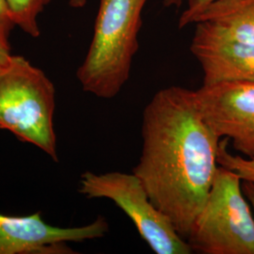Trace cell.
Here are the masks:
<instances>
[{
    "label": "cell",
    "instance_id": "cell-6",
    "mask_svg": "<svg viewBox=\"0 0 254 254\" xmlns=\"http://www.w3.org/2000/svg\"><path fill=\"white\" fill-rule=\"evenodd\" d=\"M204 119L220 138L254 158V82H222L196 90Z\"/></svg>",
    "mask_w": 254,
    "mask_h": 254
},
{
    "label": "cell",
    "instance_id": "cell-2",
    "mask_svg": "<svg viewBox=\"0 0 254 254\" xmlns=\"http://www.w3.org/2000/svg\"><path fill=\"white\" fill-rule=\"evenodd\" d=\"M148 0H99L91 45L76 77L85 92L117 96L130 78Z\"/></svg>",
    "mask_w": 254,
    "mask_h": 254
},
{
    "label": "cell",
    "instance_id": "cell-9",
    "mask_svg": "<svg viewBox=\"0 0 254 254\" xmlns=\"http://www.w3.org/2000/svg\"><path fill=\"white\" fill-rule=\"evenodd\" d=\"M196 23L224 39L254 45V0H214Z\"/></svg>",
    "mask_w": 254,
    "mask_h": 254
},
{
    "label": "cell",
    "instance_id": "cell-16",
    "mask_svg": "<svg viewBox=\"0 0 254 254\" xmlns=\"http://www.w3.org/2000/svg\"><path fill=\"white\" fill-rule=\"evenodd\" d=\"M89 0H69V5L73 9H80L86 6Z\"/></svg>",
    "mask_w": 254,
    "mask_h": 254
},
{
    "label": "cell",
    "instance_id": "cell-8",
    "mask_svg": "<svg viewBox=\"0 0 254 254\" xmlns=\"http://www.w3.org/2000/svg\"><path fill=\"white\" fill-rule=\"evenodd\" d=\"M190 52L200 64L202 85L254 82V45L224 39L196 23Z\"/></svg>",
    "mask_w": 254,
    "mask_h": 254
},
{
    "label": "cell",
    "instance_id": "cell-15",
    "mask_svg": "<svg viewBox=\"0 0 254 254\" xmlns=\"http://www.w3.org/2000/svg\"><path fill=\"white\" fill-rule=\"evenodd\" d=\"M11 56L10 53V46L6 45L1 39H0V64H4L9 60Z\"/></svg>",
    "mask_w": 254,
    "mask_h": 254
},
{
    "label": "cell",
    "instance_id": "cell-5",
    "mask_svg": "<svg viewBox=\"0 0 254 254\" xmlns=\"http://www.w3.org/2000/svg\"><path fill=\"white\" fill-rule=\"evenodd\" d=\"M78 192L87 199H108L135 225L140 237L156 254H190V246L172 221L157 208L134 173L85 172Z\"/></svg>",
    "mask_w": 254,
    "mask_h": 254
},
{
    "label": "cell",
    "instance_id": "cell-4",
    "mask_svg": "<svg viewBox=\"0 0 254 254\" xmlns=\"http://www.w3.org/2000/svg\"><path fill=\"white\" fill-rule=\"evenodd\" d=\"M186 240L192 253L254 254V217L237 173L218 166Z\"/></svg>",
    "mask_w": 254,
    "mask_h": 254
},
{
    "label": "cell",
    "instance_id": "cell-1",
    "mask_svg": "<svg viewBox=\"0 0 254 254\" xmlns=\"http://www.w3.org/2000/svg\"><path fill=\"white\" fill-rule=\"evenodd\" d=\"M141 138L132 173L186 239L218 171L221 138L203 117L196 91L181 86L154 93L142 113Z\"/></svg>",
    "mask_w": 254,
    "mask_h": 254
},
{
    "label": "cell",
    "instance_id": "cell-14",
    "mask_svg": "<svg viewBox=\"0 0 254 254\" xmlns=\"http://www.w3.org/2000/svg\"><path fill=\"white\" fill-rule=\"evenodd\" d=\"M242 190L247 198L250 201L254 212V183L251 181H243L242 180Z\"/></svg>",
    "mask_w": 254,
    "mask_h": 254
},
{
    "label": "cell",
    "instance_id": "cell-11",
    "mask_svg": "<svg viewBox=\"0 0 254 254\" xmlns=\"http://www.w3.org/2000/svg\"><path fill=\"white\" fill-rule=\"evenodd\" d=\"M229 143L230 140L226 137L220 139L218 148V165L237 173L243 181L254 183V158L231 154L228 151Z\"/></svg>",
    "mask_w": 254,
    "mask_h": 254
},
{
    "label": "cell",
    "instance_id": "cell-7",
    "mask_svg": "<svg viewBox=\"0 0 254 254\" xmlns=\"http://www.w3.org/2000/svg\"><path fill=\"white\" fill-rule=\"evenodd\" d=\"M109 230L103 216L84 226L62 228L46 223L40 212L23 217L0 213V254H73L68 243L102 238Z\"/></svg>",
    "mask_w": 254,
    "mask_h": 254
},
{
    "label": "cell",
    "instance_id": "cell-13",
    "mask_svg": "<svg viewBox=\"0 0 254 254\" xmlns=\"http://www.w3.org/2000/svg\"><path fill=\"white\" fill-rule=\"evenodd\" d=\"M15 24L11 16L9 6L6 0H0V39L8 46L9 45V36Z\"/></svg>",
    "mask_w": 254,
    "mask_h": 254
},
{
    "label": "cell",
    "instance_id": "cell-10",
    "mask_svg": "<svg viewBox=\"0 0 254 254\" xmlns=\"http://www.w3.org/2000/svg\"><path fill=\"white\" fill-rule=\"evenodd\" d=\"M15 26L32 38H39L38 18L52 0H6Z\"/></svg>",
    "mask_w": 254,
    "mask_h": 254
},
{
    "label": "cell",
    "instance_id": "cell-12",
    "mask_svg": "<svg viewBox=\"0 0 254 254\" xmlns=\"http://www.w3.org/2000/svg\"><path fill=\"white\" fill-rule=\"evenodd\" d=\"M214 0H189L187 9L183 11L179 19V27H187L194 24L200 12Z\"/></svg>",
    "mask_w": 254,
    "mask_h": 254
},
{
    "label": "cell",
    "instance_id": "cell-3",
    "mask_svg": "<svg viewBox=\"0 0 254 254\" xmlns=\"http://www.w3.org/2000/svg\"><path fill=\"white\" fill-rule=\"evenodd\" d=\"M54 84L26 58L0 64V129L36 146L58 162Z\"/></svg>",
    "mask_w": 254,
    "mask_h": 254
}]
</instances>
